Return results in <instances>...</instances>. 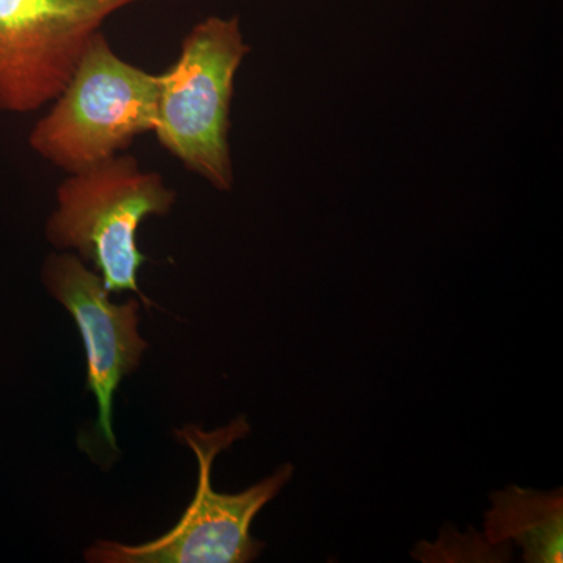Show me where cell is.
<instances>
[{
  "label": "cell",
  "instance_id": "cell-1",
  "mask_svg": "<svg viewBox=\"0 0 563 563\" xmlns=\"http://www.w3.org/2000/svg\"><path fill=\"white\" fill-rule=\"evenodd\" d=\"M239 16L192 25L176 62L158 74L154 133L163 150L217 191L235 184L231 147L236 74L250 55Z\"/></svg>",
  "mask_w": 563,
  "mask_h": 563
},
{
  "label": "cell",
  "instance_id": "cell-2",
  "mask_svg": "<svg viewBox=\"0 0 563 563\" xmlns=\"http://www.w3.org/2000/svg\"><path fill=\"white\" fill-rule=\"evenodd\" d=\"M55 199L46 224L52 246L91 263L110 295L135 292L146 309L154 306L139 287L147 257L136 232L144 221L168 217L176 206L177 192L162 174L144 169L132 155H114L68 174Z\"/></svg>",
  "mask_w": 563,
  "mask_h": 563
},
{
  "label": "cell",
  "instance_id": "cell-3",
  "mask_svg": "<svg viewBox=\"0 0 563 563\" xmlns=\"http://www.w3.org/2000/svg\"><path fill=\"white\" fill-rule=\"evenodd\" d=\"M157 101L158 74L124 60L98 32L49 111L33 125L29 146L66 174L81 172L152 133Z\"/></svg>",
  "mask_w": 563,
  "mask_h": 563
},
{
  "label": "cell",
  "instance_id": "cell-4",
  "mask_svg": "<svg viewBox=\"0 0 563 563\" xmlns=\"http://www.w3.org/2000/svg\"><path fill=\"white\" fill-rule=\"evenodd\" d=\"M246 418H236L217 431L203 432L198 426L176 431L177 439L195 451L199 463L198 490L179 523L158 539L143 544L98 542L85 551L91 563H247L261 555L265 543L251 536L258 512L290 483L291 463L272 476L236 495L211 487L214 459L233 443L250 435Z\"/></svg>",
  "mask_w": 563,
  "mask_h": 563
},
{
  "label": "cell",
  "instance_id": "cell-5",
  "mask_svg": "<svg viewBox=\"0 0 563 563\" xmlns=\"http://www.w3.org/2000/svg\"><path fill=\"white\" fill-rule=\"evenodd\" d=\"M150 0H0V111L49 106L114 14Z\"/></svg>",
  "mask_w": 563,
  "mask_h": 563
},
{
  "label": "cell",
  "instance_id": "cell-6",
  "mask_svg": "<svg viewBox=\"0 0 563 563\" xmlns=\"http://www.w3.org/2000/svg\"><path fill=\"white\" fill-rule=\"evenodd\" d=\"M41 280L52 298L65 307L76 321L87 352V388L98 401V421L92 440L118 454L111 424L113 398L124 377L139 369L150 343L140 335V302L110 301L102 277L88 268L73 252L51 254L41 269Z\"/></svg>",
  "mask_w": 563,
  "mask_h": 563
},
{
  "label": "cell",
  "instance_id": "cell-7",
  "mask_svg": "<svg viewBox=\"0 0 563 563\" xmlns=\"http://www.w3.org/2000/svg\"><path fill=\"white\" fill-rule=\"evenodd\" d=\"M487 537L493 544L515 540L529 563L563 561L562 492L539 493L512 487L492 493Z\"/></svg>",
  "mask_w": 563,
  "mask_h": 563
}]
</instances>
